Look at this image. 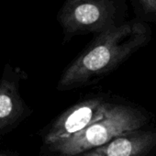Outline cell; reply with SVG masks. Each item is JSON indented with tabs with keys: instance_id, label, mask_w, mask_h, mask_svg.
Masks as SVG:
<instances>
[{
	"instance_id": "cell-1",
	"label": "cell",
	"mask_w": 156,
	"mask_h": 156,
	"mask_svg": "<svg viewBox=\"0 0 156 156\" xmlns=\"http://www.w3.org/2000/svg\"><path fill=\"white\" fill-rule=\"evenodd\" d=\"M144 21L129 20L96 35L90 44L62 73L58 89L71 90L109 73L151 40Z\"/></svg>"
},
{
	"instance_id": "cell-7",
	"label": "cell",
	"mask_w": 156,
	"mask_h": 156,
	"mask_svg": "<svg viewBox=\"0 0 156 156\" xmlns=\"http://www.w3.org/2000/svg\"><path fill=\"white\" fill-rule=\"evenodd\" d=\"M142 12L151 18H156V0H137Z\"/></svg>"
},
{
	"instance_id": "cell-4",
	"label": "cell",
	"mask_w": 156,
	"mask_h": 156,
	"mask_svg": "<svg viewBox=\"0 0 156 156\" xmlns=\"http://www.w3.org/2000/svg\"><path fill=\"white\" fill-rule=\"evenodd\" d=\"M112 104L94 98L72 106L60 115L43 137V144L49 147L70 139L105 117Z\"/></svg>"
},
{
	"instance_id": "cell-5",
	"label": "cell",
	"mask_w": 156,
	"mask_h": 156,
	"mask_svg": "<svg viewBox=\"0 0 156 156\" xmlns=\"http://www.w3.org/2000/svg\"><path fill=\"white\" fill-rule=\"evenodd\" d=\"M25 73L6 65L0 78V134L11 130L30 112L24 102L20 85Z\"/></svg>"
},
{
	"instance_id": "cell-3",
	"label": "cell",
	"mask_w": 156,
	"mask_h": 156,
	"mask_svg": "<svg viewBox=\"0 0 156 156\" xmlns=\"http://www.w3.org/2000/svg\"><path fill=\"white\" fill-rule=\"evenodd\" d=\"M126 0H65L58 20L65 40L98 35L127 21Z\"/></svg>"
},
{
	"instance_id": "cell-2",
	"label": "cell",
	"mask_w": 156,
	"mask_h": 156,
	"mask_svg": "<svg viewBox=\"0 0 156 156\" xmlns=\"http://www.w3.org/2000/svg\"><path fill=\"white\" fill-rule=\"evenodd\" d=\"M146 122L139 110L124 105H112L101 119L68 140L48 148L61 156H75L107 144L117 137L140 129Z\"/></svg>"
},
{
	"instance_id": "cell-6",
	"label": "cell",
	"mask_w": 156,
	"mask_h": 156,
	"mask_svg": "<svg viewBox=\"0 0 156 156\" xmlns=\"http://www.w3.org/2000/svg\"><path fill=\"white\" fill-rule=\"evenodd\" d=\"M156 146V132L136 130L75 156H144Z\"/></svg>"
},
{
	"instance_id": "cell-8",
	"label": "cell",
	"mask_w": 156,
	"mask_h": 156,
	"mask_svg": "<svg viewBox=\"0 0 156 156\" xmlns=\"http://www.w3.org/2000/svg\"><path fill=\"white\" fill-rule=\"evenodd\" d=\"M0 156H17V155L11 151H3L0 152Z\"/></svg>"
}]
</instances>
